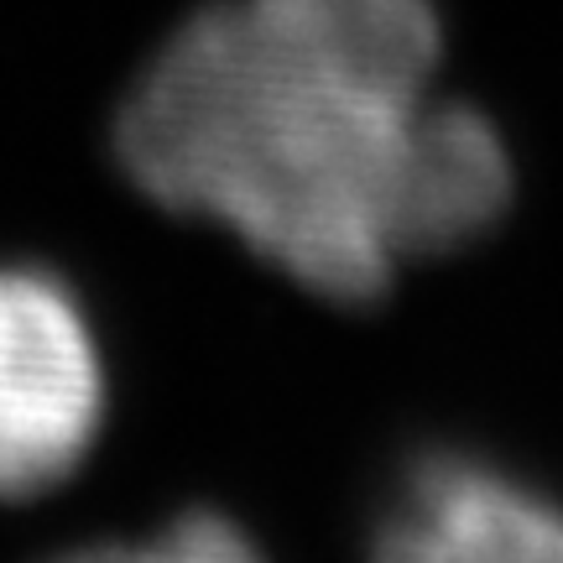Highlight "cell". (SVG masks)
I'll list each match as a JSON object with an SVG mask.
<instances>
[{
	"instance_id": "5b68a950",
	"label": "cell",
	"mask_w": 563,
	"mask_h": 563,
	"mask_svg": "<svg viewBox=\"0 0 563 563\" xmlns=\"http://www.w3.org/2000/svg\"><path fill=\"white\" fill-rule=\"evenodd\" d=\"M47 563H272V559L256 548V538L235 517L194 506V511H178L157 532L84 543L68 548V553H53Z\"/></svg>"
},
{
	"instance_id": "7a4b0ae2",
	"label": "cell",
	"mask_w": 563,
	"mask_h": 563,
	"mask_svg": "<svg viewBox=\"0 0 563 563\" xmlns=\"http://www.w3.org/2000/svg\"><path fill=\"white\" fill-rule=\"evenodd\" d=\"M104 412L110 365L79 287L42 262H0V501L68 481Z\"/></svg>"
},
{
	"instance_id": "3957f363",
	"label": "cell",
	"mask_w": 563,
	"mask_h": 563,
	"mask_svg": "<svg viewBox=\"0 0 563 563\" xmlns=\"http://www.w3.org/2000/svg\"><path fill=\"white\" fill-rule=\"evenodd\" d=\"M365 563H563V496L485 449L422 443L376 490Z\"/></svg>"
},
{
	"instance_id": "277c9868",
	"label": "cell",
	"mask_w": 563,
	"mask_h": 563,
	"mask_svg": "<svg viewBox=\"0 0 563 563\" xmlns=\"http://www.w3.org/2000/svg\"><path fill=\"white\" fill-rule=\"evenodd\" d=\"M511 199H517V167L501 131L475 104H428L407 188L412 262H439L481 245L506 220Z\"/></svg>"
},
{
	"instance_id": "6da1fadb",
	"label": "cell",
	"mask_w": 563,
	"mask_h": 563,
	"mask_svg": "<svg viewBox=\"0 0 563 563\" xmlns=\"http://www.w3.org/2000/svg\"><path fill=\"white\" fill-rule=\"evenodd\" d=\"M439 63V0H203L125 89L115 162L302 292L365 308L412 266Z\"/></svg>"
}]
</instances>
